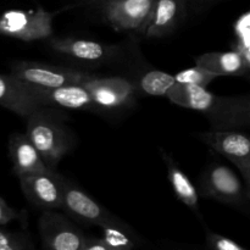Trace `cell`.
Here are the masks:
<instances>
[{
	"label": "cell",
	"mask_w": 250,
	"mask_h": 250,
	"mask_svg": "<svg viewBox=\"0 0 250 250\" xmlns=\"http://www.w3.org/2000/svg\"><path fill=\"white\" fill-rule=\"evenodd\" d=\"M48 109V106H42L27 117L26 134L46 165L56 170L61 159L67 154L71 142L65 125L58 115L53 114V110Z\"/></svg>",
	"instance_id": "obj_1"
},
{
	"label": "cell",
	"mask_w": 250,
	"mask_h": 250,
	"mask_svg": "<svg viewBox=\"0 0 250 250\" xmlns=\"http://www.w3.org/2000/svg\"><path fill=\"white\" fill-rule=\"evenodd\" d=\"M56 12L36 10H7L0 16V34L23 42L53 37V20Z\"/></svg>",
	"instance_id": "obj_2"
},
{
	"label": "cell",
	"mask_w": 250,
	"mask_h": 250,
	"mask_svg": "<svg viewBox=\"0 0 250 250\" xmlns=\"http://www.w3.org/2000/svg\"><path fill=\"white\" fill-rule=\"evenodd\" d=\"M11 75L28 84L55 88L68 84H83L94 75L75 68L62 67L37 61H19L11 66Z\"/></svg>",
	"instance_id": "obj_3"
},
{
	"label": "cell",
	"mask_w": 250,
	"mask_h": 250,
	"mask_svg": "<svg viewBox=\"0 0 250 250\" xmlns=\"http://www.w3.org/2000/svg\"><path fill=\"white\" fill-rule=\"evenodd\" d=\"M38 229L42 243L50 250H83L85 236L61 212L44 210L39 217Z\"/></svg>",
	"instance_id": "obj_4"
},
{
	"label": "cell",
	"mask_w": 250,
	"mask_h": 250,
	"mask_svg": "<svg viewBox=\"0 0 250 250\" xmlns=\"http://www.w3.org/2000/svg\"><path fill=\"white\" fill-rule=\"evenodd\" d=\"M61 210L71 219L87 225L104 226V225H124L125 222L103 208L87 192L71 181H65L63 202Z\"/></svg>",
	"instance_id": "obj_5"
},
{
	"label": "cell",
	"mask_w": 250,
	"mask_h": 250,
	"mask_svg": "<svg viewBox=\"0 0 250 250\" xmlns=\"http://www.w3.org/2000/svg\"><path fill=\"white\" fill-rule=\"evenodd\" d=\"M208 146L229 159L239 170L244 181L250 180V136L237 129H217L200 134Z\"/></svg>",
	"instance_id": "obj_6"
},
{
	"label": "cell",
	"mask_w": 250,
	"mask_h": 250,
	"mask_svg": "<svg viewBox=\"0 0 250 250\" xmlns=\"http://www.w3.org/2000/svg\"><path fill=\"white\" fill-rule=\"evenodd\" d=\"M20 186L31 204L43 210H61L66 178L56 170H48L36 175L19 178Z\"/></svg>",
	"instance_id": "obj_7"
},
{
	"label": "cell",
	"mask_w": 250,
	"mask_h": 250,
	"mask_svg": "<svg viewBox=\"0 0 250 250\" xmlns=\"http://www.w3.org/2000/svg\"><path fill=\"white\" fill-rule=\"evenodd\" d=\"M200 194L231 205L242 204L244 197H247V192L236 172L229 166L219 163L210 165L203 175Z\"/></svg>",
	"instance_id": "obj_8"
},
{
	"label": "cell",
	"mask_w": 250,
	"mask_h": 250,
	"mask_svg": "<svg viewBox=\"0 0 250 250\" xmlns=\"http://www.w3.org/2000/svg\"><path fill=\"white\" fill-rule=\"evenodd\" d=\"M156 0H104L103 15L116 31H132L148 26Z\"/></svg>",
	"instance_id": "obj_9"
},
{
	"label": "cell",
	"mask_w": 250,
	"mask_h": 250,
	"mask_svg": "<svg viewBox=\"0 0 250 250\" xmlns=\"http://www.w3.org/2000/svg\"><path fill=\"white\" fill-rule=\"evenodd\" d=\"M204 116L211 124V128L237 129L250 127V93L238 97H220L215 94L211 107L204 112Z\"/></svg>",
	"instance_id": "obj_10"
},
{
	"label": "cell",
	"mask_w": 250,
	"mask_h": 250,
	"mask_svg": "<svg viewBox=\"0 0 250 250\" xmlns=\"http://www.w3.org/2000/svg\"><path fill=\"white\" fill-rule=\"evenodd\" d=\"M95 106L115 110L133 100L134 85L122 77H97L83 83Z\"/></svg>",
	"instance_id": "obj_11"
},
{
	"label": "cell",
	"mask_w": 250,
	"mask_h": 250,
	"mask_svg": "<svg viewBox=\"0 0 250 250\" xmlns=\"http://www.w3.org/2000/svg\"><path fill=\"white\" fill-rule=\"evenodd\" d=\"M0 105L22 117H28L43 106L31 85L11 73H0Z\"/></svg>",
	"instance_id": "obj_12"
},
{
	"label": "cell",
	"mask_w": 250,
	"mask_h": 250,
	"mask_svg": "<svg viewBox=\"0 0 250 250\" xmlns=\"http://www.w3.org/2000/svg\"><path fill=\"white\" fill-rule=\"evenodd\" d=\"M29 85L43 106L73 110H92L97 107L83 84H68L55 88Z\"/></svg>",
	"instance_id": "obj_13"
},
{
	"label": "cell",
	"mask_w": 250,
	"mask_h": 250,
	"mask_svg": "<svg viewBox=\"0 0 250 250\" xmlns=\"http://www.w3.org/2000/svg\"><path fill=\"white\" fill-rule=\"evenodd\" d=\"M12 170L19 178L50 170L26 133H14L9 139Z\"/></svg>",
	"instance_id": "obj_14"
},
{
	"label": "cell",
	"mask_w": 250,
	"mask_h": 250,
	"mask_svg": "<svg viewBox=\"0 0 250 250\" xmlns=\"http://www.w3.org/2000/svg\"><path fill=\"white\" fill-rule=\"evenodd\" d=\"M49 45L59 54L76 59V60L97 62L105 60L111 55V46L99 42L81 38H49Z\"/></svg>",
	"instance_id": "obj_15"
},
{
	"label": "cell",
	"mask_w": 250,
	"mask_h": 250,
	"mask_svg": "<svg viewBox=\"0 0 250 250\" xmlns=\"http://www.w3.org/2000/svg\"><path fill=\"white\" fill-rule=\"evenodd\" d=\"M195 65L202 66L217 76H247L250 73L249 63L237 49L202 54L195 59Z\"/></svg>",
	"instance_id": "obj_16"
},
{
	"label": "cell",
	"mask_w": 250,
	"mask_h": 250,
	"mask_svg": "<svg viewBox=\"0 0 250 250\" xmlns=\"http://www.w3.org/2000/svg\"><path fill=\"white\" fill-rule=\"evenodd\" d=\"M185 0H156L146 36L149 38H161L170 34L185 16Z\"/></svg>",
	"instance_id": "obj_17"
},
{
	"label": "cell",
	"mask_w": 250,
	"mask_h": 250,
	"mask_svg": "<svg viewBox=\"0 0 250 250\" xmlns=\"http://www.w3.org/2000/svg\"><path fill=\"white\" fill-rule=\"evenodd\" d=\"M166 98L178 106L204 114L211 107L215 94L200 85L177 83L171 88Z\"/></svg>",
	"instance_id": "obj_18"
},
{
	"label": "cell",
	"mask_w": 250,
	"mask_h": 250,
	"mask_svg": "<svg viewBox=\"0 0 250 250\" xmlns=\"http://www.w3.org/2000/svg\"><path fill=\"white\" fill-rule=\"evenodd\" d=\"M163 158L166 163L168 180H170L176 197L186 207L189 208L194 214L199 215V192L197 190V188L190 182L188 176L178 167L176 161L170 155L163 153Z\"/></svg>",
	"instance_id": "obj_19"
},
{
	"label": "cell",
	"mask_w": 250,
	"mask_h": 250,
	"mask_svg": "<svg viewBox=\"0 0 250 250\" xmlns=\"http://www.w3.org/2000/svg\"><path fill=\"white\" fill-rule=\"evenodd\" d=\"M175 84H177L175 76L159 70L144 73L141 80L142 90L151 97H166Z\"/></svg>",
	"instance_id": "obj_20"
},
{
	"label": "cell",
	"mask_w": 250,
	"mask_h": 250,
	"mask_svg": "<svg viewBox=\"0 0 250 250\" xmlns=\"http://www.w3.org/2000/svg\"><path fill=\"white\" fill-rule=\"evenodd\" d=\"M100 229L103 232L102 238L104 239L110 250L132 249L136 246L129 237V229L126 224L104 225Z\"/></svg>",
	"instance_id": "obj_21"
},
{
	"label": "cell",
	"mask_w": 250,
	"mask_h": 250,
	"mask_svg": "<svg viewBox=\"0 0 250 250\" xmlns=\"http://www.w3.org/2000/svg\"><path fill=\"white\" fill-rule=\"evenodd\" d=\"M177 83H183V84H195L200 87L208 88V85L212 82L217 75H215L211 71L202 67L199 65H195L193 67L186 68V70L180 71L175 75Z\"/></svg>",
	"instance_id": "obj_22"
},
{
	"label": "cell",
	"mask_w": 250,
	"mask_h": 250,
	"mask_svg": "<svg viewBox=\"0 0 250 250\" xmlns=\"http://www.w3.org/2000/svg\"><path fill=\"white\" fill-rule=\"evenodd\" d=\"M34 244L29 234L0 229V250H32Z\"/></svg>",
	"instance_id": "obj_23"
},
{
	"label": "cell",
	"mask_w": 250,
	"mask_h": 250,
	"mask_svg": "<svg viewBox=\"0 0 250 250\" xmlns=\"http://www.w3.org/2000/svg\"><path fill=\"white\" fill-rule=\"evenodd\" d=\"M234 34L237 43L234 49L242 50L250 43V10L242 15L234 23Z\"/></svg>",
	"instance_id": "obj_24"
},
{
	"label": "cell",
	"mask_w": 250,
	"mask_h": 250,
	"mask_svg": "<svg viewBox=\"0 0 250 250\" xmlns=\"http://www.w3.org/2000/svg\"><path fill=\"white\" fill-rule=\"evenodd\" d=\"M207 244L211 249L216 250H246L243 246L238 244L233 239L211 231L207 232Z\"/></svg>",
	"instance_id": "obj_25"
},
{
	"label": "cell",
	"mask_w": 250,
	"mask_h": 250,
	"mask_svg": "<svg viewBox=\"0 0 250 250\" xmlns=\"http://www.w3.org/2000/svg\"><path fill=\"white\" fill-rule=\"evenodd\" d=\"M20 217H21V214L9 207V204L2 198H0V226H5Z\"/></svg>",
	"instance_id": "obj_26"
},
{
	"label": "cell",
	"mask_w": 250,
	"mask_h": 250,
	"mask_svg": "<svg viewBox=\"0 0 250 250\" xmlns=\"http://www.w3.org/2000/svg\"><path fill=\"white\" fill-rule=\"evenodd\" d=\"M83 250H110V249L103 238L85 236V242H84V246H83Z\"/></svg>",
	"instance_id": "obj_27"
},
{
	"label": "cell",
	"mask_w": 250,
	"mask_h": 250,
	"mask_svg": "<svg viewBox=\"0 0 250 250\" xmlns=\"http://www.w3.org/2000/svg\"><path fill=\"white\" fill-rule=\"evenodd\" d=\"M244 182H246V186H247V189H246V192H247V197H248L249 199H250V180L244 181Z\"/></svg>",
	"instance_id": "obj_28"
},
{
	"label": "cell",
	"mask_w": 250,
	"mask_h": 250,
	"mask_svg": "<svg viewBox=\"0 0 250 250\" xmlns=\"http://www.w3.org/2000/svg\"><path fill=\"white\" fill-rule=\"evenodd\" d=\"M88 2H102L104 1V0H87Z\"/></svg>",
	"instance_id": "obj_29"
},
{
	"label": "cell",
	"mask_w": 250,
	"mask_h": 250,
	"mask_svg": "<svg viewBox=\"0 0 250 250\" xmlns=\"http://www.w3.org/2000/svg\"><path fill=\"white\" fill-rule=\"evenodd\" d=\"M186 1H187V0H185V2H186Z\"/></svg>",
	"instance_id": "obj_30"
}]
</instances>
